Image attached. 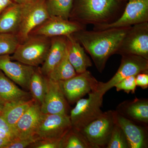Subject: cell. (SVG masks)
Returning <instances> with one entry per match:
<instances>
[{
	"mask_svg": "<svg viewBox=\"0 0 148 148\" xmlns=\"http://www.w3.org/2000/svg\"><path fill=\"white\" fill-rule=\"evenodd\" d=\"M130 27L93 31L84 29L72 35L89 53L98 71L102 73L109 58L116 53Z\"/></svg>",
	"mask_w": 148,
	"mask_h": 148,
	"instance_id": "obj_1",
	"label": "cell"
},
{
	"mask_svg": "<svg viewBox=\"0 0 148 148\" xmlns=\"http://www.w3.org/2000/svg\"><path fill=\"white\" fill-rule=\"evenodd\" d=\"M120 0H73L69 19L86 26L108 24L121 15Z\"/></svg>",
	"mask_w": 148,
	"mask_h": 148,
	"instance_id": "obj_2",
	"label": "cell"
},
{
	"mask_svg": "<svg viewBox=\"0 0 148 148\" xmlns=\"http://www.w3.org/2000/svg\"><path fill=\"white\" fill-rule=\"evenodd\" d=\"M51 38L30 36L20 43L11 58L14 61L34 67L42 64L50 47Z\"/></svg>",
	"mask_w": 148,
	"mask_h": 148,
	"instance_id": "obj_3",
	"label": "cell"
},
{
	"mask_svg": "<svg viewBox=\"0 0 148 148\" xmlns=\"http://www.w3.org/2000/svg\"><path fill=\"white\" fill-rule=\"evenodd\" d=\"M87 98H81L71 112L70 118L72 127L81 131L88 125L98 118L103 112L101 108L103 95L98 91L88 93Z\"/></svg>",
	"mask_w": 148,
	"mask_h": 148,
	"instance_id": "obj_4",
	"label": "cell"
},
{
	"mask_svg": "<svg viewBox=\"0 0 148 148\" xmlns=\"http://www.w3.org/2000/svg\"><path fill=\"white\" fill-rule=\"evenodd\" d=\"M72 128L68 114H42L35 137L38 141L61 142Z\"/></svg>",
	"mask_w": 148,
	"mask_h": 148,
	"instance_id": "obj_5",
	"label": "cell"
},
{
	"mask_svg": "<svg viewBox=\"0 0 148 148\" xmlns=\"http://www.w3.org/2000/svg\"><path fill=\"white\" fill-rule=\"evenodd\" d=\"M114 111L103 112L79 132L93 148L106 147L115 125Z\"/></svg>",
	"mask_w": 148,
	"mask_h": 148,
	"instance_id": "obj_6",
	"label": "cell"
},
{
	"mask_svg": "<svg viewBox=\"0 0 148 148\" xmlns=\"http://www.w3.org/2000/svg\"><path fill=\"white\" fill-rule=\"evenodd\" d=\"M116 54L139 56L148 60V22L130 27Z\"/></svg>",
	"mask_w": 148,
	"mask_h": 148,
	"instance_id": "obj_7",
	"label": "cell"
},
{
	"mask_svg": "<svg viewBox=\"0 0 148 148\" xmlns=\"http://www.w3.org/2000/svg\"><path fill=\"white\" fill-rule=\"evenodd\" d=\"M146 72H148L147 59L137 55H122L121 63L117 71L108 82H99L97 90L104 95L125 78Z\"/></svg>",
	"mask_w": 148,
	"mask_h": 148,
	"instance_id": "obj_8",
	"label": "cell"
},
{
	"mask_svg": "<svg viewBox=\"0 0 148 148\" xmlns=\"http://www.w3.org/2000/svg\"><path fill=\"white\" fill-rule=\"evenodd\" d=\"M148 22V0H128L118 18L108 24L94 26L93 30L125 28Z\"/></svg>",
	"mask_w": 148,
	"mask_h": 148,
	"instance_id": "obj_9",
	"label": "cell"
},
{
	"mask_svg": "<svg viewBox=\"0 0 148 148\" xmlns=\"http://www.w3.org/2000/svg\"><path fill=\"white\" fill-rule=\"evenodd\" d=\"M50 17L45 4V0L24 5L23 14L15 34L20 43L28 39L31 32Z\"/></svg>",
	"mask_w": 148,
	"mask_h": 148,
	"instance_id": "obj_10",
	"label": "cell"
},
{
	"mask_svg": "<svg viewBox=\"0 0 148 148\" xmlns=\"http://www.w3.org/2000/svg\"><path fill=\"white\" fill-rule=\"evenodd\" d=\"M59 82L66 100L71 104L86 94L96 91L99 82L87 70L70 79Z\"/></svg>",
	"mask_w": 148,
	"mask_h": 148,
	"instance_id": "obj_11",
	"label": "cell"
},
{
	"mask_svg": "<svg viewBox=\"0 0 148 148\" xmlns=\"http://www.w3.org/2000/svg\"><path fill=\"white\" fill-rule=\"evenodd\" d=\"M46 91L40 109L43 114H68V101L60 82L45 76Z\"/></svg>",
	"mask_w": 148,
	"mask_h": 148,
	"instance_id": "obj_12",
	"label": "cell"
},
{
	"mask_svg": "<svg viewBox=\"0 0 148 148\" xmlns=\"http://www.w3.org/2000/svg\"><path fill=\"white\" fill-rule=\"evenodd\" d=\"M86 29V26L69 19L50 17L34 29L30 36H39L51 38L68 36L76 32Z\"/></svg>",
	"mask_w": 148,
	"mask_h": 148,
	"instance_id": "obj_13",
	"label": "cell"
},
{
	"mask_svg": "<svg viewBox=\"0 0 148 148\" xmlns=\"http://www.w3.org/2000/svg\"><path fill=\"white\" fill-rule=\"evenodd\" d=\"M36 67L12 59L10 55H0V70L20 87L29 90L30 79Z\"/></svg>",
	"mask_w": 148,
	"mask_h": 148,
	"instance_id": "obj_14",
	"label": "cell"
},
{
	"mask_svg": "<svg viewBox=\"0 0 148 148\" xmlns=\"http://www.w3.org/2000/svg\"><path fill=\"white\" fill-rule=\"evenodd\" d=\"M115 122L121 128L127 139L129 148L147 147V131L135 122L114 111Z\"/></svg>",
	"mask_w": 148,
	"mask_h": 148,
	"instance_id": "obj_15",
	"label": "cell"
},
{
	"mask_svg": "<svg viewBox=\"0 0 148 148\" xmlns=\"http://www.w3.org/2000/svg\"><path fill=\"white\" fill-rule=\"evenodd\" d=\"M42 114L40 106L38 104L35 103L30 106L14 126L16 139L35 137Z\"/></svg>",
	"mask_w": 148,
	"mask_h": 148,
	"instance_id": "obj_16",
	"label": "cell"
},
{
	"mask_svg": "<svg viewBox=\"0 0 148 148\" xmlns=\"http://www.w3.org/2000/svg\"><path fill=\"white\" fill-rule=\"evenodd\" d=\"M67 50L66 36L51 38L50 47L42 66L40 69L44 76L48 77L64 57Z\"/></svg>",
	"mask_w": 148,
	"mask_h": 148,
	"instance_id": "obj_17",
	"label": "cell"
},
{
	"mask_svg": "<svg viewBox=\"0 0 148 148\" xmlns=\"http://www.w3.org/2000/svg\"><path fill=\"white\" fill-rule=\"evenodd\" d=\"M116 111L135 122L148 123L147 99L135 98L131 101H125L120 104Z\"/></svg>",
	"mask_w": 148,
	"mask_h": 148,
	"instance_id": "obj_18",
	"label": "cell"
},
{
	"mask_svg": "<svg viewBox=\"0 0 148 148\" xmlns=\"http://www.w3.org/2000/svg\"><path fill=\"white\" fill-rule=\"evenodd\" d=\"M68 57L77 73H83L92 66L90 58L85 50L73 35L66 36Z\"/></svg>",
	"mask_w": 148,
	"mask_h": 148,
	"instance_id": "obj_19",
	"label": "cell"
},
{
	"mask_svg": "<svg viewBox=\"0 0 148 148\" xmlns=\"http://www.w3.org/2000/svg\"><path fill=\"white\" fill-rule=\"evenodd\" d=\"M30 92L22 90L0 70V103H8L32 98ZM32 97V96H31Z\"/></svg>",
	"mask_w": 148,
	"mask_h": 148,
	"instance_id": "obj_20",
	"label": "cell"
},
{
	"mask_svg": "<svg viewBox=\"0 0 148 148\" xmlns=\"http://www.w3.org/2000/svg\"><path fill=\"white\" fill-rule=\"evenodd\" d=\"M23 9L24 5L13 2L0 14V33L16 34Z\"/></svg>",
	"mask_w": 148,
	"mask_h": 148,
	"instance_id": "obj_21",
	"label": "cell"
},
{
	"mask_svg": "<svg viewBox=\"0 0 148 148\" xmlns=\"http://www.w3.org/2000/svg\"><path fill=\"white\" fill-rule=\"evenodd\" d=\"M36 103L32 98L12 102L4 106L1 116L12 128L29 107Z\"/></svg>",
	"mask_w": 148,
	"mask_h": 148,
	"instance_id": "obj_22",
	"label": "cell"
},
{
	"mask_svg": "<svg viewBox=\"0 0 148 148\" xmlns=\"http://www.w3.org/2000/svg\"><path fill=\"white\" fill-rule=\"evenodd\" d=\"M45 4L50 17L69 20L73 8V0H45Z\"/></svg>",
	"mask_w": 148,
	"mask_h": 148,
	"instance_id": "obj_23",
	"label": "cell"
},
{
	"mask_svg": "<svg viewBox=\"0 0 148 148\" xmlns=\"http://www.w3.org/2000/svg\"><path fill=\"white\" fill-rule=\"evenodd\" d=\"M29 90L32 98L40 106L45 95L46 84L45 76L40 69H35L29 82Z\"/></svg>",
	"mask_w": 148,
	"mask_h": 148,
	"instance_id": "obj_24",
	"label": "cell"
},
{
	"mask_svg": "<svg viewBox=\"0 0 148 148\" xmlns=\"http://www.w3.org/2000/svg\"><path fill=\"white\" fill-rule=\"evenodd\" d=\"M77 74L69 61L67 50L60 62L48 77L56 81H63L71 78Z\"/></svg>",
	"mask_w": 148,
	"mask_h": 148,
	"instance_id": "obj_25",
	"label": "cell"
},
{
	"mask_svg": "<svg viewBox=\"0 0 148 148\" xmlns=\"http://www.w3.org/2000/svg\"><path fill=\"white\" fill-rule=\"evenodd\" d=\"M61 148H93L78 130L72 127L61 142Z\"/></svg>",
	"mask_w": 148,
	"mask_h": 148,
	"instance_id": "obj_26",
	"label": "cell"
},
{
	"mask_svg": "<svg viewBox=\"0 0 148 148\" xmlns=\"http://www.w3.org/2000/svg\"><path fill=\"white\" fill-rule=\"evenodd\" d=\"M20 43L15 34L0 33V55L13 54Z\"/></svg>",
	"mask_w": 148,
	"mask_h": 148,
	"instance_id": "obj_27",
	"label": "cell"
},
{
	"mask_svg": "<svg viewBox=\"0 0 148 148\" xmlns=\"http://www.w3.org/2000/svg\"><path fill=\"white\" fill-rule=\"evenodd\" d=\"M106 148H129V145L124 132L116 123L114 126Z\"/></svg>",
	"mask_w": 148,
	"mask_h": 148,
	"instance_id": "obj_28",
	"label": "cell"
},
{
	"mask_svg": "<svg viewBox=\"0 0 148 148\" xmlns=\"http://www.w3.org/2000/svg\"><path fill=\"white\" fill-rule=\"evenodd\" d=\"M135 76H131L127 77L116 85L114 87L116 88V91L123 90L127 93L130 92L132 93H135L137 87Z\"/></svg>",
	"mask_w": 148,
	"mask_h": 148,
	"instance_id": "obj_29",
	"label": "cell"
},
{
	"mask_svg": "<svg viewBox=\"0 0 148 148\" xmlns=\"http://www.w3.org/2000/svg\"><path fill=\"white\" fill-rule=\"evenodd\" d=\"M38 141L35 137L27 139H16L11 141L5 148H24L27 147L32 144H34Z\"/></svg>",
	"mask_w": 148,
	"mask_h": 148,
	"instance_id": "obj_30",
	"label": "cell"
},
{
	"mask_svg": "<svg viewBox=\"0 0 148 148\" xmlns=\"http://www.w3.org/2000/svg\"><path fill=\"white\" fill-rule=\"evenodd\" d=\"M135 82L137 86H140L143 89L148 87V72L140 73L135 76Z\"/></svg>",
	"mask_w": 148,
	"mask_h": 148,
	"instance_id": "obj_31",
	"label": "cell"
},
{
	"mask_svg": "<svg viewBox=\"0 0 148 148\" xmlns=\"http://www.w3.org/2000/svg\"><path fill=\"white\" fill-rule=\"evenodd\" d=\"M36 148H61V142L50 141H38L34 143Z\"/></svg>",
	"mask_w": 148,
	"mask_h": 148,
	"instance_id": "obj_32",
	"label": "cell"
},
{
	"mask_svg": "<svg viewBox=\"0 0 148 148\" xmlns=\"http://www.w3.org/2000/svg\"><path fill=\"white\" fill-rule=\"evenodd\" d=\"M0 128L4 130L13 136L14 139H16L14 129L7 123L4 119L0 115Z\"/></svg>",
	"mask_w": 148,
	"mask_h": 148,
	"instance_id": "obj_33",
	"label": "cell"
},
{
	"mask_svg": "<svg viewBox=\"0 0 148 148\" xmlns=\"http://www.w3.org/2000/svg\"><path fill=\"white\" fill-rule=\"evenodd\" d=\"M13 2V0H0V14Z\"/></svg>",
	"mask_w": 148,
	"mask_h": 148,
	"instance_id": "obj_34",
	"label": "cell"
},
{
	"mask_svg": "<svg viewBox=\"0 0 148 148\" xmlns=\"http://www.w3.org/2000/svg\"><path fill=\"white\" fill-rule=\"evenodd\" d=\"M0 138L6 139L10 141L14 140V138L13 136H12L10 134L7 132L5 130L1 128H0Z\"/></svg>",
	"mask_w": 148,
	"mask_h": 148,
	"instance_id": "obj_35",
	"label": "cell"
},
{
	"mask_svg": "<svg viewBox=\"0 0 148 148\" xmlns=\"http://www.w3.org/2000/svg\"><path fill=\"white\" fill-rule=\"evenodd\" d=\"M38 0H13V2L20 5H26L35 2Z\"/></svg>",
	"mask_w": 148,
	"mask_h": 148,
	"instance_id": "obj_36",
	"label": "cell"
},
{
	"mask_svg": "<svg viewBox=\"0 0 148 148\" xmlns=\"http://www.w3.org/2000/svg\"><path fill=\"white\" fill-rule=\"evenodd\" d=\"M10 140L0 138V148H5L6 146L10 142Z\"/></svg>",
	"mask_w": 148,
	"mask_h": 148,
	"instance_id": "obj_37",
	"label": "cell"
},
{
	"mask_svg": "<svg viewBox=\"0 0 148 148\" xmlns=\"http://www.w3.org/2000/svg\"><path fill=\"white\" fill-rule=\"evenodd\" d=\"M3 106V105L2 104L0 103V115H1V113L2 111Z\"/></svg>",
	"mask_w": 148,
	"mask_h": 148,
	"instance_id": "obj_38",
	"label": "cell"
},
{
	"mask_svg": "<svg viewBox=\"0 0 148 148\" xmlns=\"http://www.w3.org/2000/svg\"><path fill=\"white\" fill-rule=\"evenodd\" d=\"M120 1H125V0H120Z\"/></svg>",
	"mask_w": 148,
	"mask_h": 148,
	"instance_id": "obj_39",
	"label": "cell"
}]
</instances>
